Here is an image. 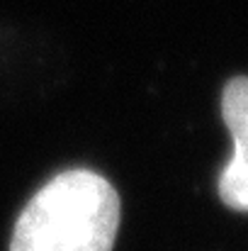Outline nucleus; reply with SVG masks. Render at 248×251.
<instances>
[{"instance_id":"f257e3e1","label":"nucleus","mask_w":248,"mask_h":251,"mask_svg":"<svg viewBox=\"0 0 248 251\" xmlns=\"http://www.w3.org/2000/svg\"><path fill=\"white\" fill-rule=\"evenodd\" d=\"M117 229L114 185L90 168H68L27 200L15 222L10 251H112Z\"/></svg>"},{"instance_id":"f03ea898","label":"nucleus","mask_w":248,"mask_h":251,"mask_svg":"<svg viewBox=\"0 0 248 251\" xmlns=\"http://www.w3.org/2000/svg\"><path fill=\"white\" fill-rule=\"evenodd\" d=\"M222 117L234 139V154L224 164L217 193L236 212H248V76H236L222 90Z\"/></svg>"}]
</instances>
